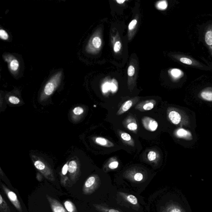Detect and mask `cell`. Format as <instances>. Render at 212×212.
I'll list each match as a JSON object with an SVG mask.
<instances>
[{
	"label": "cell",
	"mask_w": 212,
	"mask_h": 212,
	"mask_svg": "<svg viewBox=\"0 0 212 212\" xmlns=\"http://www.w3.org/2000/svg\"><path fill=\"white\" fill-rule=\"evenodd\" d=\"M62 76V71H60L50 78L44 87L43 93L41 95V100H44L53 94L60 84Z\"/></svg>",
	"instance_id": "1"
},
{
	"label": "cell",
	"mask_w": 212,
	"mask_h": 212,
	"mask_svg": "<svg viewBox=\"0 0 212 212\" xmlns=\"http://www.w3.org/2000/svg\"><path fill=\"white\" fill-rule=\"evenodd\" d=\"M2 189L4 191L5 193L6 194L8 199L11 202V203L14 206L15 208L19 212H22V207L20 202L18 199V196L15 193L11 191L4 185L2 183L1 184Z\"/></svg>",
	"instance_id": "2"
},
{
	"label": "cell",
	"mask_w": 212,
	"mask_h": 212,
	"mask_svg": "<svg viewBox=\"0 0 212 212\" xmlns=\"http://www.w3.org/2000/svg\"><path fill=\"white\" fill-rule=\"evenodd\" d=\"M5 61L8 63L9 70L12 74H16L20 67V63L18 59L11 55H5L3 56Z\"/></svg>",
	"instance_id": "3"
},
{
	"label": "cell",
	"mask_w": 212,
	"mask_h": 212,
	"mask_svg": "<svg viewBox=\"0 0 212 212\" xmlns=\"http://www.w3.org/2000/svg\"><path fill=\"white\" fill-rule=\"evenodd\" d=\"M35 167L39 170L48 180L51 181H53L54 177L52 172L47 168L45 164L39 160L36 161L34 163Z\"/></svg>",
	"instance_id": "4"
},
{
	"label": "cell",
	"mask_w": 212,
	"mask_h": 212,
	"mask_svg": "<svg viewBox=\"0 0 212 212\" xmlns=\"http://www.w3.org/2000/svg\"><path fill=\"white\" fill-rule=\"evenodd\" d=\"M48 201L53 212H68L59 201L49 196H46Z\"/></svg>",
	"instance_id": "5"
},
{
	"label": "cell",
	"mask_w": 212,
	"mask_h": 212,
	"mask_svg": "<svg viewBox=\"0 0 212 212\" xmlns=\"http://www.w3.org/2000/svg\"><path fill=\"white\" fill-rule=\"evenodd\" d=\"M142 122L145 128L150 132H155L158 128V122L150 117H144L142 118Z\"/></svg>",
	"instance_id": "6"
},
{
	"label": "cell",
	"mask_w": 212,
	"mask_h": 212,
	"mask_svg": "<svg viewBox=\"0 0 212 212\" xmlns=\"http://www.w3.org/2000/svg\"><path fill=\"white\" fill-rule=\"evenodd\" d=\"M96 185V179L95 176L89 177L85 182L83 187V191L85 194H88L94 190Z\"/></svg>",
	"instance_id": "7"
},
{
	"label": "cell",
	"mask_w": 212,
	"mask_h": 212,
	"mask_svg": "<svg viewBox=\"0 0 212 212\" xmlns=\"http://www.w3.org/2000/svg\"><path fill=\"white\" fill-rule=\"evenodd\" d=\"M102 43V40L99 36H93L87 45V51L89 52H94L95 50H97L101 47Z\"/></svg>",
	"instance_id": "8"
},
{
	"label": "cell",
	"mask_w": 212,
	"mask_h": 212,
	"mask_svg": "<svg viewBox=\"0 0 212 212\" xmlns=\"http://www.w3.org/2000/svg\"><path fill=\"white\" fill-rule=\"evenodd\" d=\"M77 165L74 160L71 161L68 164V172L70 174V179L73 182H74L76 179V173L77 172Z\"/></svg>",
	"instance_id": "9"
},
{
	"label": "cell",
	"mask_w": 212,
	"mask_h": 212,
	"mask_svg": "<svg viewBox=\"0 0 212 212\" xmlns=\"http://www.w3.org/2000/svg\"><path fill=\"white\" fill-rule=\"evenodd\" d=\"M115 80L112 81L111 83L107 82L102 85V91L103 93H108V91H111L112 92H116L117 90V82H115Z\"/></svg>",
	"instance_id": "10"
},
{
	"label": "cell",
	"mask_w": 212,
	"mask_h": 212,
	"mask_svg": "<svg viewBox=\"0 0 212 212\" xmlns=\"http://www.w3.org/2000/svg\"><path fill=\"white\" fill-rule=\"evenodd\" d=\"M169 117L172 122L174 124H179L181 120L180 114L174 111H173L169 113Z\"/></svg>",
	"instance_id": "11"
},
{
	"label": "cell",
	"mask_w": 212,
	"mask_h": 212,
	"mask_svg": "<svg viewBox=\"0 0 212 212\" xmlns=\"http://www.w3.org/2000/svg\"><path fill=\"white\" fill-rule=\"evenodd\" d=\"M133 104V103L132 100H129L126 101L121 107L120 109H119L118 112H117V115H122L124 112H126L132 108Z\"/></svg>",
	"instance_id": "12"
},
{
	"label": "cell",
	"mask_w": 212,
	"mask_h": 212,
	"mask_svg": "<svg viewBox=\"0 0 212 212\" xmlns=\"http://www.w3.org/2000/svg\"><path fill=\"white\" fill-rule=\"evenodd\" d=\"M95 142L99 145L102 146L111 147L114 146V144L112 142L103 137L97 138L95 139Z\"/></svg>",
	"instance_id": "13"
},
{
	"label": "cell",
	"mask_w": 212,
	"mask_h": 212,
	"mask_svg": "<svg viewBox=\"0 0 212 212\" xmlns=\"http://www.w3.org/2000/svg\"><path fill=\"white\" fill-rule=\"evenodd\" d=\"M0 210L1 212H11L7 203L2 194L0 195Z\"/></svg>",
	"instance_id": "14"
},
{
	"label": "cell",
	"mask_w": 212,
	"mask_h": 212,
	"mask_svg": "<svg viewBox=\"0 0 212 212\" xmlns=\"http://www.w3.org/2000/svg\"><path fill=\"white\" fill-rule=\"evenodd\" d=\"M65 208L68 212H77L76 206L69 200H66L64 203Z\"/></svg>",
	"instance_id": "15"
},
{
	"label": "cell",
	"mask_w": 212,
	"mask_h": 212,
	"mask_svg": "<svg viewBox=\"0 0 212 212\" xmlns=\"http://www.w3.org/2000/svg\"><path fill=\"white\" fill-rule=\"evenodd\" d=\"M176 135L180 138H187L191 136V134L190 132L183 128L179 129L176 131Z\"/></svg>",
	"instance_id": "16"
},
{
	"label": "cell",
	"mask_w": 212,
	"mask_h": 212,
	"mask_svg": "<svg viewBox=\"0 0 212 212\" xmlns=\"http://www.w3.org/2000/svg\"><path fill=\"white\" fill-rule=\"evenodd\" d=\"M201 96L205 100L212 101V92L211 91H203L201 93Z\"/></svg>",
	"instance_id": "17"
},
{
	"label": "cell",
	"mask_w": 212,
	"mask_h": 212,
	"mask_svg": "<svg viewBox=\"0 0 212 212\" xmlns=\"http://www.w3.org/2000/svg\"><path fill=\"white\" fill-rule=\"evenodd\" d=\"M205 41L208 45H212V31H208L205 35Z\"/></svg>",
	"instance_id": "18"
},
{
	"label": "cell",
	"mask_w": 212,
	"mask_h": 212,
	"mask_svg": "<svg viewBox=\"0 0 212 212\" xmlns=\"http://www.w3.org/2000/svg\"><path fill=\"white\" fill-rule=\"evenodd\" d=\"M182 72L180 69H173L171 72V74L173 77L175 78H179L182 75Z\"/></svg>",
	"instance_id": "19"
},
{
	"label": "cell",
	"mask_w": 212,
	"mask_h": 212,
	"mask_svg": "<svg viewBox=\"0 0 212 212\" xmlns=\"http://www.w3.org/2000/svg\"><path fill=\"white\" fill-rule=\"evenodd\" d=\"M126 200L133 205H136L138 203L137 199L135 196L132 195H129L126 197Z\"/></svg>",
	"instance_id": "20"
},
{
	"label": "cell",
	"mask_w": 212,
	"mask_h": 212,
	"mask_svg": "<svg viewBox=\"0 0 212 212\" xmlns=\"http://www.w3.org/2000/svg\"><path fill=\"white\" fill-rule=\"evenodd\" d=\"M0 37L1 39L3 40H8L9 39V35L7 32L5 31L4 29H1L0 30Z\"/></svg>",
	"instance_id": "21"
},
{
	"label": "cell",
	"mask_w": 212,
	"mask_h": 212,
	"mask_svg": "<svg viewBox=\"0 0 212 212\" xmlns=\"http://www.w3.org/2000/svg\"><path fill=\"white\" fill-rule=\"evenodd\" d=\"M157 8L160 10H165L167 8V3L166 1H160L157 3Z\"/></svg>",
	"instance_id": "22"
},
{
	"label": "cell",
	"mask_w": 212,
	"mask_h": 212,
	"mask_svg": "<svg viewBox=\"0 0 212 212\" xmlns=\"http://www.w3.org/2000/svg\"><path fill=\"white\" fill-rule=\"evenodd\" d=\"M154 107V104L153 102H148L143 105V109L145 111L150 110L153 109Z\"/></svg>",
	"instance_id": "23"
},
{
	"label": "cell",
	"mask_w": 212,
	"mask_h": 212,
	"mask_svg": "<svg viewBox=\"0 0 212 212\" xmlns=\"http://www.w3.org/2000/svg\"><path fill=\"white\" fill-rule=\"evenodd\" d=\"M9 100L10 103L14 104H18L20 102V100L18 98L16 97L15 96H13L10 97Z\"/></svg>",
	"instance_id": "24"
},
{
	"label": "cell",
	"mask_w": 212,
	"mask_h": 212,
	"mask_svg": "<svg viewBox=\"0 0 212 212\" xmlns=\"http://www.w3.org/2000/svg\"><path fill=\"white\" fill-rule=\"evenodd\" d=\"M156 156L157 155L155 151H150L148 154V159L150 161H153L156 159Z\"/></svg>",
	"instance_id": "25"
},
{
	"label": "cell",
	"mask_w": 212,
	"mask_h": 212,
	"mask_svg": "<svg viewBox=\"0 0 212 212\" xmlns=\"http://www.w3.org/2000/svg\"><path fill=\"white\" fill-rule=\"evenodd\" d=\"M73 112L75 115H81L84 112V109L81 107H76L73 110Z\"/></svg>",
	"instance_id": "26"
},
{
	"label": "cell",
	"mask_w": 212,
	"mask_h": 212,
	"mask_svg": "<svg viewBox=\"0 0 212 212\" xmlns=\"http://www.w3.org/2000/svg\"><path fill=\"white\" fill-rule=\"evenodd\" d=\"M127 128L130 131H136L138 128L137 124L136 123L134 122L129 123L127 125Z\"/></svg>",
	"instance_id": "27"
},
{
	"label": "cell",
	"mask_w": 212,
	"mask_h": 212,
	"mask_svg": "<svg viewBox=\"0 0 212 212\" xmlns=\"http://www.w3.org/2000/svg\"><path fill=\"white\" fill-rule=\"evenodd\" d=\"M121 138L124 141H129L132 139L131 135L128 133H123L121 134Z\"/></svg>",
	"instance_id": "28"
},
{
	"label": "cell",
	"mask_w": 212,
	"mask_h": 212,
	"mask_svg": "<svg viewBox=\"0 0 212 212\" xmlns=\"http://www.w3.org/2000/svg\"><path fill=\"white\" fill-rule=\"evenodd\" d=\"M121 44L120 42L118 41V42H116L115 43V45H114V50L115 52L117 53L119 52L120 50L121 49Z\"/></svg>",
	"instance_id": "29"
},
{
	"label": "cell",
	"mask_w": 212,
	"mask_h": 212,
	"mask_svg": "<svg viewBox=\"0 0 212 212\" xmlns=\"http://www.w3.org/2000/svg\"><path fill=\"white\" fill-rule=\"evenodd\" d=\"M135 69L133 66H130L128 70V74L130 77H132L135 74Z\"/></svg>",
	"instance_id": "30"
},
{
	"label": "cell",
	"mask_w": 212,
	"mask_h": 212,
	"mask_svg": "<svg viewBox=\"0 0 212 212\" xmlns=\"http://www.w3.org/2000/svg\"><path fill=\"white\" fill-rule=\"evenodd\" d=\"M180 61L182 63L186 64L187 65H191L192 64V61L191 59L187 58H182L180 59Z\"/></svg>",
	"instance_id": "31"
},
{
	"label": "cell",
	"mask_w": 212,
	"mask_h": 212,
	"mask_svg": "<svg viewBox=\"0 0 212 212\" xmlns=\"http://www.w3.org/2000/svg\"><path fill=\"white\" fill-rule=\"evenodd\" d=\"M137 23V21L135 19L132 20L131 22L130 23L129 25L128 26V29L129 30H132V29L135 28V26Z\"/></svg>",
	"instance_id": "32"
},
{
	"label": "cell",
	"mask_w": 212,
	"mask_h": 212,
	"mask_svg": "<svg viewBox=\"0 0 212 212\" xmlns=\"http://www.w3.org/2000/svg\"><path fill=\"white\" fill-rule=\"evenodd\" d=\"M143 178V175L141 173H136L134 176V180L137 182H140V181H142Z\"/></svg>",
	"instance_id": "33"
},
{
	"label": "cell",
	"mask_w": 212,
	"mask_h": 212,
	"mask_svg": "<svg viewBox=\"0 0 212 212\" xmlns=\"http://www.w3.org/2000/svg\"><path fill=\"white\" fill-rule=\"evenodd\" d=\"M118 162L117 161H114L109 164V167L111 169H115L118 167Z\"/></svg>",
	"instance_id": "34"
},
{
	"label": "cell",
	"mask_w": 212,
	"mask_h": 212,
	"mask_svg": "<svg viewBox=\"0 0 212 212\" xmlns=\"http://www.w3.org/2000/svg\"><path fill=\"white\" fill-rule=\"evenodd\" d=\"M68 172V165L67 163L64 165L63 167L62 171H61L63 176H65Z\"/></svg>",
	"instance_id": "35"
},
{
	"label": "cell",
	"mask_w": 212,
	"mask_h": 212,
	"mask_svg": "<svg viewBox=\"0 0 212 212\" xmlns=\"http://www.w3.org/2000/svg\"><path fill=\"white\" fill-rule=\"evenodd\" d=\"M165 212H181V210L178 208H169Z\"/></svg>",
	"instance_id": "36"
},
{
	"label": "cell",
	"mask_w": 212,
	"mask_h": 212,
	"mask_svg": "<svg viewBox=\"0 0 212 212\" xmlns=\"http://www.w3.org/2000/svg\"><path fill=\"white\" fill-rule=\"evenodd\" d=\"M108 212H120L118 211V210H116L111 209L109 210H108Z\"/></svg>",
	"instance_id": "37"
},
{
	"label": "cell",
	"mask_w": 212,
	"mask_h": 212,
	"mask_svg": "<svg viewBox=\"0 0 212 212\" xmlns=\"http://www.w3.org/2000/svg\"><path fill=\"white\" fill-rule=\"evenodd\" d=\"M116 2H117V3L118 4H122L124 2H126V1H117Z\"/></svg>",
	"instance_id": "38"
},
{
	"label": "cell",
	"mask_w": 212,
	"mask_h": 212,
	"mask_svg": "<svg viewBox=\"0 0 212 212\" xmlns=\"http://www.w3.org/2000/svg\"><path fill=\"white\" fill-rule=\"evenodd\" d=\"M94 107H96V105H94Z\"/></svg>",
	"instance_id": "39"
}]
</instances>
